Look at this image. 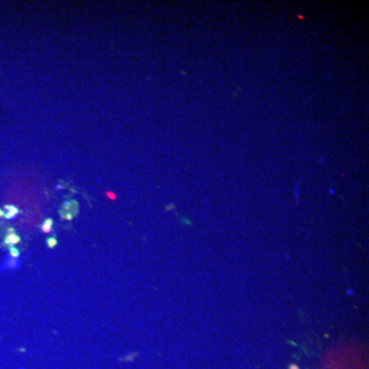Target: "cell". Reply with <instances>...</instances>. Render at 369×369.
<instances>
[{"mask_svg":"<svg viewBox=\"0 0 369 369\" xmlns=\"http://www.w3.org/2000/svg\"><path fill=\"white\" fill-rule=\"evenodd\" d=\"M46 242H47V246L49 247V248H53V247L58 244V240H56L55 237H50V238H48L47 240H46Z\"/></svg>","mask_w":369,"mask_h":369,"instance_id":"obj_6","label":"cell"},{"mask_svg":"<svg viewBox=\"0 0 369 369\" xmlns=\"http://www.w3.org/2000/svg\"><path fill=\"white\" fill-rule=\"evenodd\" d=\"M20 265H21V262L17 259H11L7 260V267L10 268V269H15V268H17Z\"/></svg>","mask_w":369,"mask_h":369,"instance_id":"obj_4","label":"cell"},{"mask_svg":"<svg viewBox=\"0 0 369 369\" xmlns=\"http://www.w3.org/2000/svg\"><path fill=\"white\" fill-rule=\"evenodd\" d=\"M107 196H108L109 198H111V199H113V200L116 199V196L113 194L112 192H107Z\"/></svg>","mask_w":369,"mask_h":369,"instance_id":"obj_7","label":"cell"},{"mask_svg":"<svg viewBox=\"0 0 369 369\" xmlns=\"http://www.w3.org/2000/svg\"><path fill=\"white\" fill-rule=\"evenodd\" d=\"M3 215H4V211L0 209V216H3Z\"/></svg>","mask_w":369,"mask_h":369,"instance_id":"obj_8","label":"cell"},{"mask_svg":"<svg viewBox=\"0 0 369 369\" xmlns=\"http://www.w3.org/2000/svg\"><path fill=\"white\" fill-rule=\"evenodd\" d=\"M4 208H5V209H7V212L4 213V216L7 218V220H12L14 216H17V215H19V209H17L15 206L5 205Z\"/></svg>","mask_w":369,"mask_h":369,"instance_id":"obj_2","label":"cell"},{"mask_svg":"<svg viewBox=\"0 0 369 369\" xmlns=\"http://www.w3.org/2000/svg\"><path fill=\"white\" fill-rule=\"evenodd\" d=\"M9 254H10V256H11V257L17 259V257L20 256V250L17 248H15V247H14V246H11V247H9Z\"/></svg>","mask_w":369,"mask_h":369,"instance_id":"obj_5","label":"cell"},{"mask_svg":"<svg viewBox=\"0 0 369 369\" xmlns=\"http://www.w3.org/2000/svg\"><path fill=\"white\" fill-rule=\"evenodd\" d=\"M52 224L53 221L51 218H46L44 223L41 224V231L43 233H50L51 230H52Z\"/></svg>","mask_w":369,"mask_h":369,"instance_id":"obj_3","label":"cell"},{"mask_svg":"<svg viewBox=\"0 0 369 369\" xmlns=\"http://www.w3.org/2000/svg\"><path fill=\"white\" fill-rule=\"evenodd\" d=\"M20 241H21V238L17 236V234H15V233H9V234L6 235V237H5L4 243H5V245H7V246L11 247L15 244L20 243Z\"/></svg>","mask_w":369,"mask_h":369,"instance_id":"obj_1","label":"cell"}]
</instances>
